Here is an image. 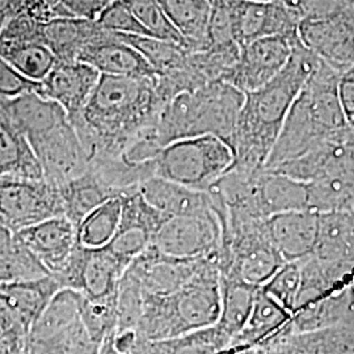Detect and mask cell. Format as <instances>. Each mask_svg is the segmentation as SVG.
Instances as JSON below:
<instances>
[{"label":"cell","instance_id":"obj_1","mask_svg":"<svg viewBox=\"0 0 354 354\" xmlns=\"http://www.w3.org/2000/svg\"><path fill=\"white\" fill-rule=\"evenodd\" d=\"M165 106L156 77L100 75L83 111L70 122L91 163L120 159L140 131L158 124Z\"/></svg>","mask_w":354,"mask_h":354},{"label":"cell","instance_id":"obj_2","mask_svg":"<svg viewBox=\"0 0 354 354\" xmlns=\"http://www.w3.org/2000/svg\"><path fill=\"white\" fill-rule=\"evenodd\" d=\"M317 64L319 58L299 41L279 75L264 87L244 93L231 140L234 152L231 168L254 172L266 167L292 102Z\"/></svg>","mask_w":354,"mask_h":354},{"label":"cell","instance_id":"obj_3","mask_svg":"<svg viewBox=\"0 0 354 354\" xmlns=\"http://www.w3.org/2000/svg\"><path fill=\"white\" fill-rule=\"evenodd\" d=\"M339 77L340 73L319 61L292 102L264 169L290 163L348 127L337 95Z\"/></svg>","mask_w":354,"mask_h":354},{"label":"cell","instance_id":"obj_4","mask_svg":"<svg viewBox=\"0 0 354 354\" xmlns=\"http://www.w3.org/2000/svg\"><path fill=\"white\" fill-rule=\"evenodd\" d=\"M221 272L218 260L207 257L200 270L168 295L143 294L140 339L159 342L215 326L221 315Z\"/></svg>","mask_w":354,"mask_h":354},{"label":"cell","instance_id":"obj_5","mask_svg":"<svg viewBox=\"0 0 354 354\" xmlns=\"http://www.w3.org/2000/svg\"><path fill=\"white\" fill-rule=\"evenodd\" d=\"M243 102L244 93L222 80L183 92L165 104L159 114V140L165 147L175 140L214 136L231 146Z\"/></svg>","mask_w":354,"mask_h":354},{"label":"cell","instance_id":"obj_6","mask_svg":"<svg viewBox=\"0 0 354 354\" xmlns=\"http://www.w3.org/2000/svg\"><path fill=\"white\" fill-rule=\"evenodd\" d=\"M234 165L227 142L214 136L175 140L153 160V176L189 189L207 192Z\"/></svg>","mask_w":354,"mask_h":354},{"label":"cell","instance_id":"obj_7","mask_svg":"<svg viewBox=\"0 0 354 354\" xmlns=\"http://www.w3.org/2000/svg\"><path fill=\"white\" fill-rule=\"evenodd\" d=\"M80 299L77 291H58L29 329L24 354H99L82 322Z\"/></svg>","mask_w":354,"mask_h":354},{"label":"cell","instance_id":"obj_8","mask_svg":"<svg viewBox=\"0 0 354 354\" xmlns=\"http://www.w3.org/2000/svg\"><path fill=\"white\" fill-rule=\"evenodd\" d=\"M64 215L58 185L45 178L0 175V226L19 232L42 221Z\"/></svg>","mask_w":354,"mask_h":354},{"label":"cell","instance_id":"obj_9","mask_svg":"<svg viewBox=\"0 0 354 354\" xmlns=\"http://www.w3.org/2000/svg\"><path fill=\"white\" fill-rule=\"evenodd\" d=\"M302 46L337 73L354 64V6L352 3L307 16L298 26Z\"/></svg>","mask_w":354,"mask_h":354},{"label":"cell","instance_id":"obj_10","mask_svg":"<svg viewBox=\"0 0 354 354\" xmlns=\"http://www.w3.org/2000/svg\"><path fill=\"white\" fill-rule=\"evenodd\" d=\"M222 228L216 212L168 216L152 238L151 245L176 259L215 257L219 266Z\"/></svg>","mask_w":354,"mask_h":354},{"label":"cell","instance_id":"obj_11","mask_svg":"<svg viewBox=\"0 0 354 354\" xmlns=\"http://www.w3.org/2000/svg\"><path fill=\"white\" fill-rule=\"evenodd\" d=\"M28 142L44 178L54 185H62L88 171V155L68 118Z\"/></svg>","mask_w":354,"mask_h":354},{"label":"cell","instance_id":"obj_12","mask_svg":"<svg viewBox=\"0 0 354 354\" xmlns=\"http://www.w3.org/2000/svg\"><path fill=\"white\" fill-rule=\"evenodd\" d=\"M234 42L243 48L260 38L294 36L301 15L282 3L227 0Z\"/></svg>","mask_w":354,"mask_h":354},{"label":"cell","instance_id":"obj_13","mask_svg":"<svg viewBox=\"0 0 354 354\" xmlns=\"http://www.w3.org/2000/svg\"><path fill=\"white\" fill-rule=\"evenodd\" d=\"M298 42L297 33L294 36L260 38L243 46L238 64L225 82L243 93L264 87L283 70Z\"/></svg>","mask_w":354,"mask_h":354},{"label":"cell","instance_id":"obj_14","mask_svg":"<svg viewBox=\"0 0 354 354\" xmlns=\"http://www.w3.org/2000/svg\"><path fill=\"white\" fill-rule=\"evenodd\" d=\"M203 259H176L150 245L127 268L143 294L168 295L184 286L203 266Z\"/></svg>","mask_w":354,"mask_h":354},{"label":"cell","instance_id":"obj_15","mask_svg":"<svg viewBox=\"0 0 354 354\" xmlns=\"http://www.w3.org/2000/svg\"><path fill=\"white\" fill-rule=\"evenodd\" d=\"M99 79L100 74L89 64L57 61L50 73L39 82L37 93L59 104L71 120L83 111Z\"/></svg>","mask_w":354,"mask_h":354},{"label":"cell","instance_id":"obj_16","mask_svg":"<svg viewBox=\"0 0 354 354\" xmlns=\"http://www.w3.org/2000/svg\"><path fill=\"white\" fill-rule=\"evenodd\" d=\"M313 256L354 279V212L319 213L317 239Z\"/></svg>","mask_w":354,"mask_h":354},{"label":"cell","instance_id":"obj_17","mask_svg":"<svg viewBox=\"0 0 354 354\" xmlns=\"http://www.w3.org/2000/svg\"><path fill=\"white\" fill-rule=\"evenodd\" d=\"M269 239L283 263L301 261L314 252L319 230V213L294 210L266 219Z\"/></svg>","mask_w":354,"mask_h":354},{"label":"cell","instance_id":"obj_18","mask_svg":"<svg viewBox=\"0 0 354 354\" xmlns=\"http://www.w3.org/2000/svg\"><path fill=\"white\" fill-rule=\"evenodd\" d=\"M77 61L89 64L100 75L156 77L151 64L140 51L108 30L102 39L82 51Z\"/></svg>","mask_w":354,"mask_h":354},{"label":"cell","instance_id":"obj_19","mask_svg":"<svg viewBox=\"0 0 354 354\" xmlns=\"http://www.w3.org/2000/svg\"><path fill=\"white\" fill-rule=\"evenodd\" d=\"M263 348L266 354H354V326L304 332L281 329Z\"/></svg>","mask_w":354,"mask_h":354},{"label":"cell","instance_id":"obj_20","mask_svg":"<svg viewBox=\"0 0 354 354\" xmlns=\"http://www.w3.org/2000/svg\"><path fill=\"white\" fill-rule=\"evenodd\" d=\"M49 273H55L77 244L76 227L64 215L42 221L16 232Z\"/></svg>","mask_w":354,"mask_h":354},{"label":"cell","instance_id":"obj_21","mask_svg":"<svg viewBox=\"0 0 354 354\" xmlns=\"http://www.w3.org/2000/svg\"><path fill=\"white\" fill-rule=\"evenodd\" d=\"M140 192L147 203L167 216L207 214L215 210L209 192L189 189L159 177L142 183Z\"/></svg>","mask_w":354,"mask_h":354},{"label":"cell","instance_id":"obj_22","mask_svg":"<svg viewBox=\"0 0 354 354\" xmlns=\"http://www.w3.org/2000/svg\"><path fill=\"white\" fill-rule=\"evenodd\" d=\"M0 175L44 178L35 152L16 127L8 109V99L0 97Z\"/></svg>","mask_w":354,"mask_h":354},{"label":"cell","instance_id":"obj_23","mask_svg":"<svg viewBox=\"0 0 354 354\" xmlns=\"http://www.w3.org/2000/svg\"><path fill=\"white\" fill-rule=\"evenodd\" d=\"M291 317V313L260 288L256 294L250 317L241 332L230 342L228 349L263 346L281 329L286 327Z\"/></svg>","mask_w":354,"mask_h":354},{"label":"cell","instance_id":"obj_24","mask_svg":"<svg viewBox=\"0 0 354 354\" xmlns=\"http://www.w3.org/2000/svg\"><path fill=\"white\" fill-rule=\"evenodd\" d=\"M106 35L96 21L53 19L44 24V38L57 61H77L82 51Z\"/></svg>","mask_w":354,"mask_h":354},{"label":"cell","instance_id":"obj_25","mask_svg":"<svg viewBox=\"0 0 354 354\" xmlns=\"http://www.w3.org/2000/svg\"><path fill=\"white\" fill-rule=\"evenodd\" d=\"M190 53L206 50L212 0H158Z\"/></svg>","mask_w":354,"mask_h":354},{"label":"cell","instance_id":"obj_26","mask_svg":"<svg viewBox=\"0 0 354 354\" xmlns=\"http://www.w3.org/2000/svg\"><path fill=\"white\" fill-rule=\"evenodd\" d=\"M127 268L106 247H84L79 292L89 299H100L113 294Z\"/></svg>","mask_w":354,"mask_h":354},{"label":"cell","instance_id":"obj_27","mask_svg":"<svg viewBox=\"0 0 354 354\" xmlns=\"http://www.w3.org/2000/svg\"><path fill=\"white\" fill-rule=\"evenodd\" d=\"M3 291L20 319L23 327L29 332L38 317L49 306L58 291L62 290L59 282L51 274L42 279L0 283Z\"/></svg>","mask_w":354,"mask_h":354},{"label":"cell","instance_id":"obj_28","mask_svg":"<svg viewBox=\"0 0 354 354\" xmlns=\"http://www.w3.org/2000/svg\"><path fill=\"white\" fill-rule=\"evenodd\" d=\"M58 188L64 205V216L76 228L84 216L97 206L112 198H118L113 190L105 187L89 169L86 174L58 185Z\"/></svg>","mask_w":354,"mask_h":354},{"label":"cell","instance_id":"obj_29","mask_svg":"<svg viewBox=\"0 0 354 354\" xmlns=\"http://www.w3.org/2000/svg\"><path fill=\"white\" fill-rule=\"evenodd\" d=\"M231 339L215 324L167 340L140 339L138 345L145 354H226Z\"/></svg>","mask_w":354,"mask_h":354},{"label":"cell","instance_id":"obj_30","mask_svg":"<svg viewBox=\"0 0 354 354\" xmlns=\"http://www.w3.org/2000/svg\"><path fill=\"white\" fill-rule=\"evenodd\" d=\"M0 58L35 83L42 82L57 64L55 55L42 39L0 41Z\"/></svg>","mask_w":354,"mask_h":354},{"label":"cell","instance_id":"obj_31","mask_svg":"<svg viewBox=\"0 0 354 354\" xmlns=\"http://www.w3.org/2000/svg\"><path fill=\"white\" fill-rule=\"evenodd\" d=\"M49 270L28 250L17 234L6 230L0 236V276L1 283L42 279Z\"/></svg>","mask_w":354,"mask_h":354},{"label":"cell","instance_id":"obj_32","mask_svg":"<svg viewBox=\"0 0 354 354\" xmlns=\"http://www.w3.org/2000/svg\"><path fill=\"white\" fill-rule=\"evenodd\" d=\"M259 289L238 279L221 277L222 302L216 327L223 330L231 340L244 327Z\"/></svg>","mask_w":354,"mask_h":354},{"label":"cell","instance_id":"obj_33","mask_svg":"<svg viewBox=\"0 0 354 354\" xmlns=\"http://www.w3.org/2000/svg\"><path fill=\"white\" fill-rule=\"evenodd\" d=\"M118 38L140 51L155 70L156 76H165L187 67L190 51L181 45L146 36L115 33Z\"/></svg>","mask_w":354,"mask_h":354},{"label":"cell","instance_id":"obj_34","mask_svg":"<svg viewBox=\"0 0 354 354\" xmlns=\"http://www.w3.org/2000/svg\"><path fill=\"white\" fill-rule=\"evenodd\" d=\"M121 207V198H112L92 210L76 228L77 243L87 248L108 245L120 226Z\"/></svg>","mask_w":354,"mask_h":354},{"label":"cell","instance_id":"obj_35","mask_svg":"<svg viewBox=\"0 0 354 354\" xmlns=\"http://www.w3.org/2000/svg\"><path fill=\"white\" fill-rule=\"evenodd\" d=\"M80 317L89 337L102 345L117 326V291L100 299L82 295Z\"/></svg>","mask_w":354,"mask_h":354},{"label":"cell","instance_id":"obj_36","mask_svg":"<svg viewBox=\"0 0 354 354\" xmlns=\"http://www.w3.org/2000/svg\"><path fill=\"white\" fill-rule=\"evenodd\" d=\"M125 1L137 16L140 24L147 30L150 37L158 38L167 42H174L187 49L184 39L177 32L176 28L172 26V23L167 17L158 0H125Z\"/></svg>","mask_w":354,"mask_h":354},{"label":"cell","instance_id":"obj_37","mask_svg":"<svg viewBox=\"0 0 354 354\" xmlns=\"http://www.w3.org/2000/svg\"><path fill=\"white\" fill-rule=\"evenodd\" d=\"M143 306V292L138 281L125 270L117 289V326L114 330L138 332Z\"/></svg>","mask_w":354,"mask_h":354},{"label":"cell","instance_id":"obj_38","mask_svg":"<svg viewBox=\"0 0 354 354\" xmlns=\"http://www.w3.org/2000/svg\"><path fill=\"white\" fill-rule=\"evenodd\" d=\"M301 288V261L283 263L261 289L289 313H294Z\"/></svg>","mask_w":354,"mask_h":354},{"label":"cell","instance_id":"obj_39","mask_svg":"<svg viewBox=\"0 0 354 354\" xmlns=\"http://www.w3.org/2000/svg\"><path fill=\"white\" fill-rule=\"evenodd\" d=\"M151 234L142 228L118 226L113 239L105 247L129 266L151 245Z\"/></svg>","mask_w":354,"mask_h":354},{"label":"cell","instance_id":"obj_40","mask_svg":"<svg viewBox=\"0 0 354 354\" xmlns=\"http://www.w3.org/2000/svg\"><path fill=\"white\" fill-rule=\"evenodd\" d=\"M96 23L112 33L150 37L125 0H114Z\"/></svg>","mask_w":354,"mask_h":354},{"label":"cell","instance_id":"obj_41","mask_svg":"<svg viewBox=\"0 0 354 354\" xmlns=\"http://www.w3.org/2000/svg\"><path fill=\"white\" fill-rule=\"evenodd\" d=\"M114 0H61L53 11V19H77L97 21ZM51 19V20H53Z\"/></svg>","mask_w":354,"mask_h":354},{"label":"cell","instance_id":"obj_42","mask_svg":"<svg viewBox=\"0 0 354 354\" xmlns=\"http://www.w3.org/2000/svg\"><path fill=\"white\" fill-rule=\"evenodd\" d=\"M38 86L39 83L26 79L0 58V97L16 99L28 92H37Z\"/></svg>","mask_w":354,"mask_h":354},{"label":"cell","instance_id":"obj_43","mask_svg":"<svg viewBox=\"0 0 354 354\" xmlns=\"http://www.w3.org/2000/svg\"><path fill=\"white\" fill-rule=\"evenodd\" d=\"M337 95L345 122L354 131V64L340 74Z\"/></svg>","mask_w":354,"mask_h":354},{"label":"cell","instance_id":"obj_44","mask_svg":"<svg viewBox=\"0 0 354 354\" xmlns=\"http://www.w3.org/2000/svg\"><path fill=\"white\" fill-rule=\"evenodd\" d=\"M1 333H19L26 337L28 330L23 327L8 297L0 290V335Z\"/></svg>","mask_w":354,"mask_h":354},{"label":"cell","instance_id":"obj_45","mask_svg":"<svg viewBox=\"0 0 354 354\" xmlns=\"http://www.w3.org/2000/svg\"><path fill=\"white\" fill-rule=\"evenodd\" d=\"M20 3L21 13H26L39 23H48L53 19V11L61 0H20Z\"/></svg>","mask_w":354,"mask_h":354},{"label":"cell","instance_id":"obj_46","mask_svg":"<svg viewBox=\"0 0 354 354\" xmlns=\"http://www.w3.org/2000/svg\"><path fill=\"white\" fill-rule=\"evenodd\" d=\"M21 13L20 0H0V33L13 16Z\"/></svg>","mask_w":354,"mask_h":354},{"label":"cell","instance_id":"obj_47","mask_svg":"<svg viewBox=\"0 0 354 354\" xmlns=\"http://www.w3.org/2000/svg\"><path fill=\"white\" fill-rule=\"evenodd\" d=\"M226 354H266L263 346H252V348H241V349H228Z\"/></svg>","mask_w":354,"mask_h":354},{"label":"cell","instance_id":"obj_48","mask_svg":"<svg viewBox=\"0 0 354 354\" xmlns=\"http://www.w3.org/2000/svg\"><path fill=\"white\" fill-rule=\"evenodd\" d=\"M112 333L102 342L99 354H118L115 352V349H114L113 342H112Z\"/></svg>","mask_w":354,"mask_h":354},{"label":"cell","instance_id":"obj_49","mask_svg":"<svg viewBox=\"0 0 354 354\" xmlns=\"http://www.w3.org/2000/svg\"><path fill=\"white\" fill-rule=\"evenodd\" d=\"M257 1H269V3H282V4L288 6V7H291V3H292V0H257Z\"/></svg>","mask_w":354,"mask_h":354},{"label":"cell","instance_id":"obj_50","mask_svg":"<svg viewBox=\"0 0 354 354\" xmlns=\"http://www.w3.org/2000/svg\"><path fill=\"white\" fill-rule=\"evenodd\" d=\"M337 1H342V3H352L353 0H337Z\"/></svg>","mask_w":354,"mask_h":354},{"label":"cell","instance_id":"obj_51","mask_svg":"<svg viewBox=\"0 0 354 354\" xmlns=\"http://www.w3.org/2000/svg\"><path fill=\"white\" fill-rule=\"evenodd\" d=\"M4 231H6V228H3L1 226H0V236L3 235V232H4Z\"/></svg>","mask_w":354,"mask_h":354},{"label":"cell","instance_id":"obj_52","mask_svg":"<svg viewBox=\"0 0 354 354\" xmlns=\"http://www.w3.org/2000/svg\"><path fill=\"white\" fill-rule=\"evenodd\" d=\"M1 282H3V281H1V276H0V283H1Z\"/></svg>","mask_w":354,"mask_h":354}]
</instances>
